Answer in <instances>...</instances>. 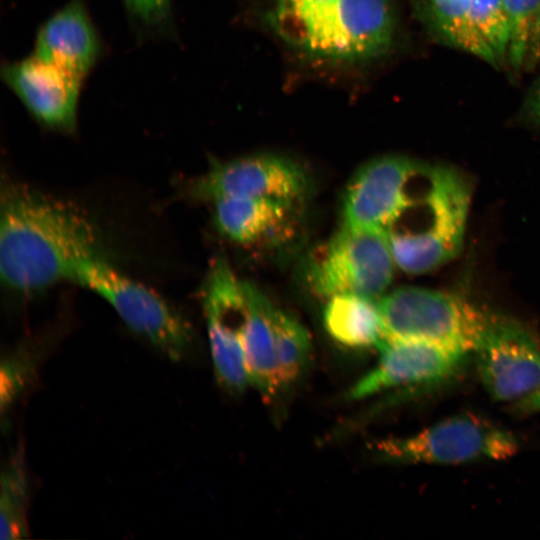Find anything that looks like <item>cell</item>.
Segmentation results:
<instances>
[{"instance_id":"cell-12","label":"cell","mask_w":540,"mask_h":540,"mask_svg":"<svg viewBox=\"0 0 540 540\" xmlns=\"http://www.w3.org/2000/svg\"><path fill=\"white\" fill-rule=\"evenodd\" d=\"M3 79L42 124L72 130L82 78L35 55L3 68Z\"/></svg>"},{"instance_id":"cell-11","label":"cell","mask_w":540,"mask_h":540,"mask_svg":"<svg viewBox=\"0 0 540 540\" xmlns=\"http://www.w3.org/2000/svg\"><path fill=\"white\" fill-rule=\"evenodd\" d=\"M377 348L378 363L350 390L352 399L394 388L440 384L456 376L468 356L429 342L388 337Z\"/></svg>"},{"instance_id":"cell-17","label":"cell","mask_w":540,"mask_h":540,"mask_svg":"<svg viewBox=\"0 0 540 540\" xmlns=\"http://www.w3.org/2000/svg\"><path fill=\"white\" fill-rule=\"evenodd\" d=\"M326 331L349 348L378 347L386 338L378 300L355 294L328 298L323 313Z\"/></svg>"},{"instance_id":"cell-7","label":"cell","mask_w":540,"mask_h":540,"mask_svg":"<svg viewBox=\"0 0 540 540\" xmlns=\"http://www.w3.org/2000/svg\"><path fill=\"white\" fill-rule=\"evenodd\" d=\"M304 168L273 154H256L214 164L190 180L186 194L213 203L223 198H264L300 204L309 190Z\"/></svg>"},{"instance_id":"cell-5","label":"cell","mask_w":540,"mask_h":540,"mask_svg":"<svg viewBox=\"0 0 540 540\" xmlns=\"http://www.w3.org/2000/svg\"><path fill=\"white\" fill-rule=\"evenodd\" d=\"M395 266L386 231L342 225L310 258L306 279L321 297L355 294L379 300Z\"/></svg>"},{"instance_id":"cell-16","label":"cell","mask_w":540,"mask_h":540,"mask_svg":"<svg viewBox=\"0 0 540 540\" xmlns=\"http://www.w3.org/2000/svg\"><path fill=\"white\" fill-rule=\"evenodd\" d=\"M247 303L243 352L249 384L266 400L282 389L275 353V307L254 285L244 283Z\"/></svg>"},{"instance_id":"cell-3","label":"cell","mask_w":540,"mask_h":540,"mask_svg":"<svg viewBox=\"0 0 540 540\" xmlns=\"http://www.w3.org/2000/svg\"><path fill=\"white\" fill-rule=\"evenodd\" d=\"M388 338L429 342L473 353L493 317L447 292L400 287L378 300Z\"/></svg>"},{"instance_id":"cell-6","label":"cell","mask_w":540,"mask_h":540,"mask_svg":"<svg viewBox=\"0 0 540 540\" xmlns=\"http://www.w3.org/2000/svg\"><path fill=\"white\" fill-rule=\"evenodd\" d=\"M519 443L509 431L472 413H462L416 434L374 444L383 460L398 464L454 465L505 460L517 453Z\"/></svg>"},{"instance_id":"cell-22","label":"cell","mask_w":540,"mask_h":540,"mask_svg":"<svg viewBox=\"0 0 540 540\" xmlns=\"http://www.w3.org/2000/svg\"><path fill=\"white\" fill-rule=\"evenodd\" d=\"M275 353L282 388L294 383L311 354V339L304 326L288 313L275 309Z\"/></svg>"},{"instance_id":"cell-18","label":"cell","mask_w":540,"mask_h":540,"mask_svg":"<svg viewBox=\"0 0 540 540\" xmlns=\"http://www.w3.org/2000/svg\"><path fill=\"white\" fill-rule=\"evenodd\" d=\"M339 0H276L272 24L288 42L317 54L331 30Z\"/></svg>"},{"instance_id":"cell-20","label":"cell","mask_w":540,"mask_h":540,"mask_svg":"<svg viewBox=\"0 0 540 540\" xmlns=\"http://www.w3.org/2000/svg\"><path fill=\"white\" fill-rule=\"evenodd\" d=\"M510 35L508 56L515 70L540 60V0H504Z\"/></svg>"},{"instance_id":"cell-27","label":"cell","mask_w":540,"mask_h":540,"mask_svg":"<svg viewBox=\"0 0 540 540\" xmlns=\"http://www.w3.org/2000/svg\"><path fill=\"white\" fill-rule=\"evenodd\" d=\"M513 408L519 413L540 412V390L529 399Z\"/></svg>"},{"instance_id":"cell-25","label":"cell","mask_w":540,"mask_h":540,"mask_svg":"<svg viewBox=\"0 0 540 540\" xmlns=\"http://www.w3.org/2000/svg\"><path fill=\"white\" fill-rule=\"evenodd\" d=\"M129 10L146 24H159L167 18L170 0H123Z\"/></svg>"},{"instance_id":"cell-15","label":"cell","mask_w":540,"mask_h":540,"mask_svg":"<svg viewBox=\"0 0 540 540\" xmlns=\"http://www.w3.org/2000/svg\"><path fill=\"white\" fill-rule=\"evenodd\" d=\"M391 0H340L330 58L358 59L384 52L391 44Z\"/></svg>"},{"instance_id":"cell-24","label":"cell","mask_w":540,"mask_h":540,"mask_svg":"<svg viewBox=\"0 0 540 540\" xmlns=\"http://www.w3.org/2000/svg\"><path fill=\"white\" fill-rule=\"evenodd\" d=\"M30 356L21 353L9 355L2 361L1 366V411L2 414L10 408L14 401L25 389L32 374Z\"/></svg>"},{"instance_id":"cell-26","label":"cell","mask_w":540,"mask_h":540,"mask_svg":"<svg viewBox=\"0 0 540 540\" xmlns=\"http://www.w3.org/2000/svg\"><path fill=\"white\" fill-rule=\"evenodd\" d=\"M525 111L533 122L540 125V74L528 93Z\"/></svg>"},{"instance_id":"cell-14","label":"cell","mask_w":540,"mask_h":540,"mask_svg":"<svg viewBox=\"0 0 540 540\" xmlns=\"http://www.w3.org/2000/svg\"><path fill=\"white\" fill-rule=\"evenodd\" d=\"M98 53L99 41L94 26L83 4L75 0L41 27L34 55L83 79Z\"/></svg>"},{"instance_id":"cell-4","label":"cell","mask_w":540,"mask_h":540,"mask_svg":"<svg viewBox=\"0 0 540 540\" xmlns=\"http://www.w3.org/2000/svg\"><path fill=\"white\" fill-rule=\"evenodd\" d=\"M73 281L106 300L133 332L171 360L179 361L189 352L193 336L183 316L103 254L83 262Z\"/></svg>"},{"instance_id":"cell-2","label":"cell","mask_w":540,"mask_h":540,"mask_svg":"<svg viewBox=\"0 0 540 540\" xmlns=\"http://www.w3.org/2000/svg\"><path fill=\"white\" fill-rule=\"evenodd\" d=\"M471 192L453 169L423 165L405 207L385 230L397 267L432 271L461 250Z\"/></svg>"},{"instance_id":"cell-19","label":"cell","mask_w":540,"mask_h":540,"mask_svg":"<svg viewBox=\"0 0 540 540\" xmlns=\"http://www.w3.org/2000/svg\"><path fill=\"white\" fill-rule=\"evenodd\" d=\"M471 0H428L429 19L442 40L492 65L497 57L473 24Z\"/></svg>"},{"instance_id":"cell-10","label":"cell","mask_w":540,"mask_h":540,"mask_svg":"<svg viewBox=\"0 0 540 540\" xmlns=\"http://www.w3.org/2000/svg\"><path fill=\"white\" fill-rule=\"evenodd\" d=\"M421 167L403 156H383L361 166L346 187L343 225L385 231L405 207Z\"/></svg>"},{"instance_id":"cell-13","label":"cell","mask_w":540,"mask_h":540,"mask_svg":"<svg viewBox=\"0 0 540 540\" xmlns=\"http://www.w3.org/2000/svg\"><path fill=\"white\" fill-rule=\"evenodd\" d=\"M212 204L218 231L238 244L281 242L295 230L298 205L264 198H223Z\"/></svg>"},{"instance_id":"cell-21","label":"cell","mask_w":540,"mask_h":540,"mask_svg":"<svg viewBox=\"0 0 540 540\" xmlns=\"http://www.w3.org/2000/svg\"><path fill=\"white\" fill-rule=\"evenodd\" d=\"M28 482L24 461L15 454L1 473L0 539L16 540L27 537Z\"/></svg>"},{"instance_id":"cell-8","label":"cell","mask_w":540,"mask_h":540,"mask_svg":"<svg viewBox=\"0 0 540 540\" xmlns=\"http://www.w3.org/2000/svg\"><path fill=\"white\" fill-rule=\"evenodd\" d=\"M203 304L217 380L226 390L240 393L249 384L243 352L247 303L244 283L222 256L209 269Z\"/></svg>"},{"instance_id":"cell-23","label":"cell","mask_w":540,"mask_h":540,"mask_svg":"<svg viewBox=\"0 0 540 540\" xmlns=\"http://www.w3.org/2000/svg\"><path fill=\"white\" fill-rule=\"evenodd\" d=\"M470 15L473 24L495 53L502 60L508 53L509 19L504 0H471Z\"/></svg>"},{"instance_id":"cell-1","label":"cell","mask_w":540,"mask_h":540,"mask_svg":"<svg viewBox=\"0 0 540 540\" xmlns=\"http://www.w3.org/2000/svg\"><path fill=\"white\" fill-rule=\"evenodd\" d=\"M0 204L1 279L15 291L73 281L83 262L102 254L94 222L68 200L8 181Z\"/></svg>"},{"instance_id":"cell-9","label":"cell","mask_w":540,"mask_h":540,"mask_svg":"<svg viewBox=\"0 0 540 540\" xmlns=\"http://www.w3.org/2000/svg\"><path fill=\"white\" fill-rule=\"evenodd\" d=\"M473 353L480 380L495 400L515 407L540 390V344L520 324L493 317Z\"/></svg>"}]
</instances>
